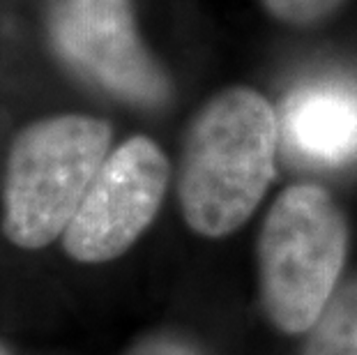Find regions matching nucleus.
Here are the masks:
<instances>
[{
  "instance_id": "f257e3e1",
  "label": "nucleus",
  "mask_w": 357,
  "mask_h": 355,
  "mask_svg": "<svg viewBox=\"0 0 357 355\" xmlns=\"http://www.w3.org/2000/svg\"><path fill=\"white\" fill-rule=\"evenodd\" d=\"M279 120L252 88L215 95L189 127L180 164L182 215L196 233L229 236L254 215L275 178Z\"/></svg>"
},
{
  "instance_id": "f03ea898",
  "label": "nucleus",
  "mask_w": 357,
  "mask_h": 355,
  "mask_svg": "<svg viewBox=\"0 0 357 355\" xmlns=\"http://www.w3.org/2000/svg\"><path fill=\"white\" fill-rule=\"evenodd\" d=\"M348 252V224L316 185L279 194L258 238V275L270 321L288 335L307 332L334 293Z\"/></svg>"
},
{
  "instance_id": "7ed1b4c3",
  "label": "nucleus",
  "mask_w": 357,
  "mask_h": 355,
  "mask_svg": "<svg viewBox=\"0 0 357 355\" xmlns=\"http://www.w3.org/2000/svg\"><path fill=\"white\" fill-rule=\"evenodd\" d=\"M111 127L88 116H58L26 127L10 150L3 231L24 249L63 236L109 155Z\"/></svg>"
},
{
  "instance_id": "20e7f679",
  "label": "nucleus",
  "mask_w": 357,
  "mask_h": 355,
  "mask_svg": "<svg viewBox=\"0 0 357 355\" xmlns=\"http://www.w3.org/2000/svg\"><path fill=\"white\" fill-rule=\"evenodd\" d=\"M169 185V162L155 141L134 137L106 155L67 224L63 243L72 259H118L155 219Z\"/></svg>"
},
{
  "instance_id": "39448f33",
  "label": "nucleus",
  "mask_w": 357,
  "mask_h": 355,
  "mask_svg": "<svg viewBox=\"0 0 357 355\" xmlns=\"http://www.w3.org/2000/svg\"><path fill=\"white\" fill-rule=\"evenodd\" d=\"M51 40L74 70L134 104L169 95L162 70L139 40L129 0H53Z\"/></svg>"
},
{
  "instance_id": "423d86ee",
  "label": "nucleus",
  "mask_w": 357,
  "mask_h": 355,
  "mask_svg": "<svg viewBox=\"0 0 357 355\" xmlns=\"http://www.w3.org/2000/svg\"><path fill=\"white\" fill-rule=\"evenodd\" d=\"M284 132L295 153L316 164L357 160V86L318 81L295 90L284 107Z\"/></svg>"
},
{
  "instance_id": "0eeeda50",
  "label": "nucleus",
  "mask_w": 357,
  "mask_h": 355,
  "mask_svg": "<svg viewBox=\"0 0 357 355\" xmlns=\"http://www.w3.org/2000/svg\"><path fill=\"white\" fill-rule=\"evenodd\" d=\"M307 332L305 355H357V279L332 293Z\"/></svg>"
},
{
  "instance_id": "6e6552de",
  "label": "nucleus",
  "mask_w": 357,
  "mask_h": 355,
  "mask_svg": "<svg viewBox=\"0 0 357 355\" xmlns=\"http://www.w3.org/2000/svg\"><path fill=\"white\" fill-rule=\"evenodd\" d=\"M344 0H263L272 17L291 26H311L323 21Z\"/></svg>"
},
{
  "instance_id": "1a4fd4ad",
  "label": "nucleus",
  "mask_w": 357,
  "mask_h": 355,
  "mask_svg": "<svg viewBox=\"0 0 357 355\" xmlns=\"http://www.w3.org/2000/svg\"><path fill=\"white\" fill-rule=\"evenodd\" d=\"M125 355H201V353L189 342H185V339L171 335H155L141 339Z\"/></svg>"
},
{
  "instance_id": "9d476101",
  "label": "nucleus",
  "mask_w": 357,
  "mask_h": 355,
  "mask_svg": "<svg viewBox=\"0 0 357 355\" xmlns=\"http://www.w3.org/2000/svg\"><path fill=\"white\" fill-rule=\"evenodd\" d=\"M0 355H10V353H7V351L3 349V346H0Z\"/></svg>"
}]
</instances>
